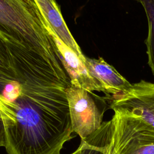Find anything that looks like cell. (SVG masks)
I'll return each mask as SVG.
<instances>
[{
    "label": "cell",
    "instance_id": "obj_1",
    "mask_svg": "<svg viewBox=\"0 0 154 154\" xmlns=\"http://www.w3.org/2000/svg\"><path fill=\"white\" fill-rule=\"evenodd\" d=\"M0 36L12 54L20 82L55 78L70 84L46 19L33 0H0Z\"/></svg>",
    "mask_w": 154,
    "mask_h": 154
},
{
    "label": "cell",
    "instance_id": "obj_2",
    "mask_svg": "<svg viewBox=\"0 0 154 154\" xmlns=\"http://www.w3.org/2000/svg\"><path fill=\"white\" fill-rule=\"evenodd\" d=\"M91 135L106 154H154V128L125 112L114 111Z\"/></svg>",
    "mask_w": 154,
    "mask_h": 154
},
{
    "label": "cell",
    "instance_id": "obj_3",
    "mask_svg": "<svg viewBox=\"0 0 154 154\" xmlns=\"http://www.w3.org/2000/svg\"><path fill=\"white\" fill-rule=\"evenodd\" d=\"M66 96L73 132L85 138L101 126L103 114L109 108L106 97L71 84L66 89Z\"/></svg>",
    "mask_w": 154,
    "mask_h": 154
},
{
    "label": "cell",
    "instance_id": "obj_4",
    "mask_svg": "<svg viewBox=\"0 0 154 154\" xmlns=\"http://www.w3.org/2000/svg\"><path fill=\"white\" fill-rule=\"evenodd\" d=\"M106 99L113 111L132 114L154 128V83L141 79Z\"/></svg>",
    "mask_w": 154,
    "mask_h": 154
},
{
    "label": "cell",
    "instance_id": "obj_5",
    "mask_svg": "<svg viewBox=\"0 0 154 154\" xmlns=\"http://www.w3.org/2000/svg\"><path fill=\"white\" fill-rule=\"evenodd\" d=\"M46 28L52 37L61 55V61L70 80V84L88 91H102L90 75L84 63L78 55L55 34L46 19Z\"/></svg>",
    "mask_w": 154,
    "mask_h": 154
},
{
    "label": "cell",
    "instance_id": "obj_6",
    "mask_svg": "<svg viewBox=\"0 0 154 154\" xmlns=\"http://www.w3.org/2000/svg\"><path fill=\"white\" fill-rule=\"evenodd\" d=\"M85 65L91 76L106 96L125 91L132 85V84L102 57L96 59L85 57Z\"/></svg>",
    "mask_w": 154,
    "mask_h": 154
},
{
    "label": "cell",
    "instance_id": "obj_7",
    "mask_svg": "<svg viewBox=\"0 0 154 154\" xmlns=\"http://www.w3.org/2000/svg\"><path fill=\"white\" fill-rule=\"evenodd\" d=\"M55 34L71 48L85 64V56L70 32L56 0H33Z\"/></svg>",
    "mask_w": 154,
    "mask_h": 154
},
{
    "label": "cell",
    "instance_id": "obj_8",
    "mask_svg": "<svg viewBox=\"0 0 154 154\" xmlns=\"http://www.w3.org/2000/svg\"><path fill=\"white\" fill-rule=\"evenodd\" d=\"M0 79L6 84L16 81L20 82L12 54L4 39L0 36Z\"/></svg>",
    "mask_w": 154,
    "mask_h": 154
},
{
    "label": "cell",
    "instance_id": "obj_9",
    "mask_svg": "<svg viewBox=\"0 0 154 154\" xmlns=\"http://www.w3.org/2000/svg\"><path fill=\"white\" fill-rule=\"evenodd\" d=\"M143 5L148 22V34L145 44L148 64L154 75V0H138Z\"/></svg>",
    "mask_w": 154,
    "mask_h": 154
},
{
    "label": "cell",
    "instance_id": "obj_10",
    "mask_svg": "<svg viewBox=\"0 0 154 154\" xmlns=\"http://www.w3.org/2000/svg\"><path fill=\"white\" fill-rule=\"evenodd\" d=\"M72 154H106L93 135L81 139L78 148Z\"/></svg>",
    "mask_w": 154,
    "mask_h": 154
},
{
    "label": "cell",
    "instance_id": "obj_11",
    "mask_svg": "<svg viewBox=\"0 0 154 154\" xmlns=\"http://www.w3.org/2000/svg\"><path fill=\"white\" fill-rule=\"evenodd\" d=\"M5 131L3 122L0 118V146H5Z\"/></svg>",
    "mask_w": 154,
    "mask_h": 154
},
{
    "label": "cell",
    "instance_id": "obj_12",
    "mask_svg": "<svg viewBox=\"0 0 154 154\" xmlns=\"http://www.w3.org/2000/svg\"><path fill=\"white\" fill-rule=\"evenodd\" d=\"M0 118H1V113H0Z\"/></svg>",
    "mask_w": 154,
    "mask_h": 154
}]
</instances>
